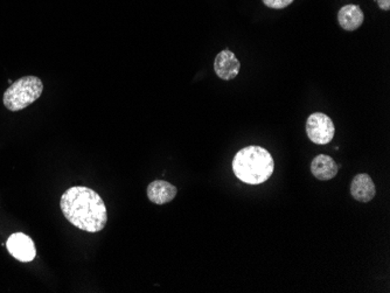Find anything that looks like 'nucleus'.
<instances>
[{
    "instance_id": "f03ea898",
    "label": "nucleus",
    "mask_w": 390,
    "mask_h": 293,
    "mask_svg": "<svg viewBox=\"0 0 390 293\" xmlns=\"http://www.w3.org/2000/svg\"><path fill=\"white\" fill-rule=\"evenodd\" d=\"M275 162L269 151L261 146L239 150L232 160V171L237 179L249 185H260L273 176Z\"/></svg>"
},
{
    "instance_id": "f257e3e1",
    "label": "nucleus",
    "mask_w": 390,
    "mask_h": 293,
    "mask_svg": "<svg viewBox=\"0 0 390 293\" xmlns=\"http://www.w3.org/2000/svg\"><path fill=\"white\" fill-rule=\"evenodd\" d=\"M60 207L66 220L81 231L99 233L107 226V207L103 199L92 188H69L61 196Z\"/></svg>"
},
{
    "instance_id": "9d476101",
    "label": "nucleus",
    "mask_w": 390,
    "mask_h": 293,
    "mask_svg": "<svg viewBox=\"0 0 390 293\" xmlns=\"http://www.w3.org/2000/svg\"><path fill=\"white\" fill-rule=\"evenodd\" d=\"M364 15L359 5H345L338 13L339 25L345 31H355L364 24Z\"/></svg>"
},
{
    "instance_id": "39448f33",
    "label": "nucleus",
    "mask_w": 390,
    "mask_h": 293,
    "mask_svg": "<svg viewBox=\"0 0 390 293\" xmlns=\"http://www.w3.org/2000/svg\"><path fill=\"white\" fill-rule=\"evenodd\" d=\"M8 250L20 262H31L37 256V250L32 238L22 233H15L8 240Z\"/></svg>"
},
{
    "instance_id": "20e7f679",
    "label": "nucleus",
    "mask_w": 390,
    "mask_h": 293,
    "mask_svg": "<svg viewBox=\"0 0 390 293\" xmlns=\"http://www.w3.org/2000/svg\"><path fill=\"white\" fill-rule=\"evenodd\" d=\"M335 128L328 115L314 112L306 121V135L312 143L326 145L333 140Z\"/></svg>"
},
{
    "instance_id": "6e6552de",
    "label": "nucleus",
    "mask_w": 390,
    "mask_h": 293,
    "mask_svg": "<svg viewBox=\"0 0 390 293\" xmlns=\"http://www.w3.org/2000/svg\"><path fill=\"white\" fill-rule=\"evenodd\" d=\"M178 194V188L165 180H155L148 186V198L155 205H165Z\"/></svg>"
},
{
    "instance_id": "f8f14e48",
    "label": "nucleus",
    "mask_w": 390,
    "mask_h": 293,
    "mask_svg": "<svg viewBox=\"0 0 390 293\" xmlns=\"http://www.w3.org/2000/svg\"><path fill=\"white\" fill-rule=\"evenodd\" d=\"M378 5L383 11H389L390 10V0H378Z\"/></svg>"
},
{
    "instance_id": "9b49d317",
    "label": "nucleus",
    "mask_w": 390,
    "mask_h": 293,
    "mask_svg": "<svg viewBox=\"0 0 390 293\" xmlns=\"http://www.w3.org/2000/svg\"><path fill=\"white\" fill-rule=\"evenodd\" d=\"M265 6L273 8V10H282L294 3V0H262Z\"/></svg>"
},
{
    "instance_id": "7ed1b4c3",
    "label": "nucleus",
    "mask_w": 390,
    "mask_h": 293,
    "mask_svg": "<svg viewBox=\"0 0 390 293\" xmlns=\"http://www.w3.org/2000/svg\"><path fill=\"white\" fill-rule=\"evenodd\" d=\"M44 83L37 76H24L6 89L3 102L10 111H20L40 99Z\"/></svg>"
},
{
    "instance_id": "0eeeda50",
    "label": "nucleus",
    "mask_w": 390,
    "mask_h": 293,
    "mask_svg": "<svg viewBox=\"0 0 390 293\" xmlns=\"http://www.w3.org/2000/svg\"><path fill=\"white\" fill-rule=\"evenodd\" d=\"M350 194L359 202L367 203L372 201L376 195L375 185L372 178L366 173L354 176L350 183Z\"/></svg>"
},
{
    "instance_id": "1a4fd4ad",
    "label": "nucleus",
    "mask_w": 390,
    "mask_h": 293,
    "mask_svg": "<svg viewBox=\"0 0 390 293\" xmlns=\"http://www.w3.org/2000/svg\"><path fill=\"white\" fill-rule=\"evenodd\" d=\"M338 165L333 158L326 154H319L312 160L311 172L313 176L321 181H328L338 174Z\"/></svg>"
},
{
    "instance_id": "423d86ee",
    "label": "nucleus",
    "mask_w": 390,
    "mask_h": 293,
    "mask_svg": "<svg viewBox=\"0 0 390 293\" xmlns=\"http://www.w3.org/2000/svg\"><path fill=\"white\" fill-rule=\"evenodd\" d=\"M241 63L235 54L229 49H223L217 54L214 61V70L217 76L225 81L234 80L239 75Z\"/></svg>"
}]
</instances>
